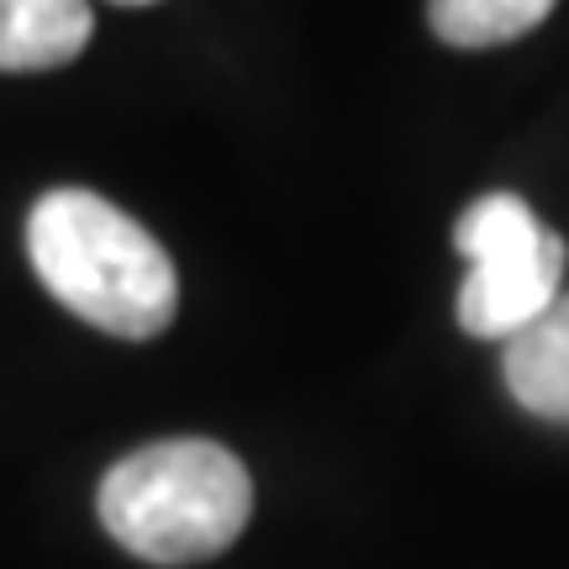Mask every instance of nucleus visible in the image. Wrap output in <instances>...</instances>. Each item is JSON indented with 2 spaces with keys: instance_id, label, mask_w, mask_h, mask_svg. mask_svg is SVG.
Listing matches in <instances>:
<instances>
[{
  "instance_id": "nucleus-1",
  "label": "nucleus",
  "mask_w": 569,
  "mask_h": 569,
  "mask_svg": "<svg viewBox=\"0 0 569 569\" xmlns=\"http://www.w3.org/2000/svg\"><path fill=\"white\" fill-rule=\"evenodd\" d=\"M27 259L53 301L127 343H148L180 311L163 243L96 190H48L27 217Z\"/></svg>"
},
{
  "instance_id": "nucleus-2",
  "label": "nucleus",
  "mask_w": 569,
  "mask_h": 569,
  "mask_svg": "<svg viewBox=\"0 0 569 569\" xmlns=\"http://www.w3.org/2000/svg\"><path fill=\"white\" fill-rule=\"evenodd\" d=\"M106 532L148 565H201L238 543L253 511V480L232 448L169 438L127 453L101 480Z\"/></svg>"
},
{
  "instance_id": "nucleus-3",
  "label": "nucleus",
  "mask_w": 569,
  "mask_h": 569,
  "mask_svg": "<svg viewBox=\"0 0 569 569\" xmlns=\"http://www.w3.org/2000/svg\"><path fill=\"white\" fill-rule=\"evenodd\" d=\"M453 243L469 259L459 290V322L475 338H517L565 290V238L528 211L522 196H486L453 227Z\"/></svg>"
},
{
  "instance_id": "nucleus-4",
  "label": "nucleus",
  "mask_w": 569,
  "mask_h": 569,
  "mask_svg": "<svg viewBox=\"0 0 569 569\" xmlns=\"http://www.w3.org/2000/svg\"><path fill=\"white\" fill-rule=\"evenodd\" d=\"M96 32L90 0H0V69L38 74L80 59Z\"/></svg>"
},
{
  "instance_id": "nucleus-5",
  "label": "nucleus",
  "mask_w": 569,
  "mask_h": 569,
  "mask_svg": "<svg viewBox=\"0 0 569 569\" xmlns=\"http://www.w3.org/2000/svg\"><path fill=\"white\" fill-rule=\"evenodd\" d=\"M501 375L517 407L549 422H569V296H559L538 322L507 338Z\"/></svg>"
},
{
  "instance_id": "nucleus-6",
  "label": "nucleus",
  "mask_w": 569,
  "mask_h": 569,
  "mask_svg": "<svg viewBox=\"0 0 569 569\" xmlns=\"http://www.w3.org/2000/svg\"><path fill=\"white\" fill-rule=\"evenodd\" d=\"M553 11V0H427L432 32L453 48H496L532 32Z\"/></svg>"
},
{
  "instance_id": "nucleus-7",
  "label": "nucleus",
  "mask_w": 569,
  "mask_h": 569,
  "mask_svg": "<svg viewBox=\"0 0 569 569\" xmlns=\"http://www.w3.org/2000/svg\"><path fill=\"white\" fill-rule=\"evenodd\" d=\"M117 6H153V0H117Z\"/></svg>"
}]
</instances>
